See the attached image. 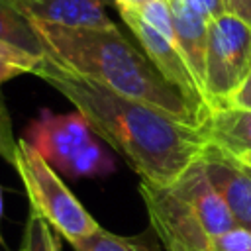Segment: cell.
<instances>
[{"label":"cell","mask_w":251,"mask_h":251,"mask_svg":"<svg viewBox=\"0 0 251 251\" xmlns=\"http://www.w3.org/2000/svg\"><path fill=\"white\" fill-rule=\"evenodd\" d=\"M33 75L63 94L84 116L94 133L108 141L145 182H173L198 159L206 143L198 127L78 76L47 55Z\"/></svg>","instance_id":"6da1fadb"},{"label":"cell","mask_w":251,"mask_h":251,"mask_svg":"<svg viewBox=\"0 0 251 251\" xmlns=\"http://www.w3.org/2000/svg\"><path fill=\"white\" fill-rule=\"evenodd\" d=\"M47 57L63 69L90 78L126 98L153 106L167 116L200 127L208 108L188 100L135 49L118 27H63L31 20Z\"/></svg>","instance_id":"7a4b0ae2"},{"label":"cell","mask_w":251,"mask_h":251,"mask_svg":"<svg viewBox=\"0 0 251 251\" xmlns=\"http://www.w3.org/2000/svg\"><path fill=\"white\" fill-rule=\"evenodd\" d=\"M139 194L165 251H212L214 241L235 227L198 159L169 184L141 180Z\"/></svg>","instance_id":"3957f363"},{"label":"cell","mask_w":251,"mask_h":251,"mask_svg":"<svg viewBox=\"0 0 251 251\" xmlns=\"http://www.w3.org/2000/svg\"><path fill=\"white\" fill-rule=\"evenodd\" d=\"M14 167L29 196V208L35 210L53 231L69 239L71 245L80 243L98 231L100 224L25 137L18 141Z\"/></svg>","instance_id":"277c9868"},{"label":"cell","mask_w":251,"mask_h":251,"mask_svg":"<svg viewBox=\"0 0 251 251\" xmlns=\"http://www.w3.org/2000/svg\"><path fill=\"white\" fill-rule=\"evenodd\" d=\"M25 139L57 173L71 178L102 176L114 171L112 157L102 149L94 129L76 110L73 114L41 110Z\"/></svg>","instance_id":"5b68a950"},{"label":"cell","mask_w":251,"mask_h":251,"mask_svg":"<svg viewBox=\"0 0 251 251\" xmlns=\"http://www.w3.org/2000/svg\"><path fill=\"white\" fill-rule=\"evenodd\" d=\"M251 71V25L224 14L208 25L204 98L208 108L226 106Z\"/></svg>","instance_id":"8992f818"},{"label":"cell","mask_w":251,"mask_h":251,"mask_svg":"<svg viewBox=\"0 0 251 251\" xmlns=\"http://www.w3.org/2000/svg\"><path fill=\"white\" fill-rule=\"evenodd\" d=\"M198 161L202 163L210 184L226 202L235 226L251 231V167L237 155L208 141L204 143Z\"/></svg>","instance_id":"52a82bcc"},{"label":"cell","mask_w":251,"mask_h":251,"mask_svg":"<svg viewBox=\"0 0 251 251\" xmlns=\"http://www.w3.org/2000/svg\"><path fill=\"white\" fill-rule=\"evenodd\" d=\"M122 20L127 24L131 33L137 37L139 45L143 47V53L153 63V67L171 82L175 84L188 100L208 108L204 94L200 90V84L196 82L178 43L171 37H165L157 29H153L137 12H122ZM210 110V108H208Z\"/></svg>","instance_id":"ba28073f"},{"label":"cell","mask_w":251,"mask_h":251,"mask_svg":"<svg viewBox=\"0 0 251 251\" xmlns=\"http://www.w3.org/2000/svg\"><path fill=\"white\" fill-rule=\"evenodd\" d=\"M108 0H22L20 8L37 22L63 27H116L106 14Z\"/></svg>","instance_id":"9c48e42d"},{"label":"cell","mask_w":251,"mask_h":251,"mask_svg":"<svg viewBox=\"0 0 251 251\" xmlns=\"http://www.w3.org/2000/svg\"><path fill=\"white\" fill-rule=\"evenodd\" d=\"M198 129L208 143L231 155L243 157L251 153V110L237 106L210 108Z\"/></svg>","instance_id":"30bf717a"},{"label":"cell","mask_w":251,"mask_h":251,"mask_svg":"<svg viewBox=\"0 0 251 251\" xmlns=\"http://www.w3.org/2000/svg\"><path fill=\"white\" fill-rule=\"evenodd\" d=\"M167 2L173 14L176 43L204 94V65H206V45H208L210 24L186 0H167Z\"/></svg>","instance_id":"8fae6325"},{"label":"cell","mask_w":251,"mask_h":251,"mask_svg":"<svg viewBox=\"0 0 251 251\" xmlns=\"http://www.w3.org/2000/svg\"><path fill=\"white\" fill-rule=\"evenodd\" d=\"M0 39L37 59L47 55L41 35L31 18L20 8L18 0H0Z\"/></svg>","instance_id":"7c38bea8"},{"label":"cell","mask_w":251,"mask_h":251,"mask_svg":"<svg viewBox=\"0 0 251 251\" xmlns=\"http://www.w3.org/2000/svg\"><path fill=\"white\" fill-rule=\"evenodd\" d=\"M16 251H61V235L53 231L35 210L29 208L22 241Z\"/></svg>","instance_id":"4fadbf2b"},{"label":"cell","mask_w":251,"mask_h":251,"mask_svg":"<svg viewBox=\"0 0 251 251\" xmlns=\"http://www.w3.org/2000/svg\"><path fill=\"white\" fill-rule=\"evenodd\" d=\"M73 247H75V251H155L141 239L116 235V233L104 229L102 226L88 239L75 243Z\"/></svg>","instance_id":"5bb4252c"},{"label":"cell","mask_w":251,"mask_h":251,"mask_svg":"<svg viewBox=\"0 0 251 251\" xmlns=\"http://www.w3.org/2000/svg\"><path fill=\"white\" fill-rule=\"evenodd\" d=\"M41 59L0 39V82H6L24 73H33Z\"/></svg>","instance_id":"9a60e30c"},{"label":"cell","mask_w":251,"mask_h":251,"mask_svg":"<svg viewBox=\"0 0 251 251\" xmlns=\"http://www.w3.org/2000/svg\"><path fill=\"white\" fill-rule=\"evenodd\" d=\"M212 251H251V231L235 226L214 241Z\"/></svg>","instance_id":"2e32d148"},{"label":"cell","mask_w":251,"mask_h":251,"mask_svg":"<svg viewBox=\"0 0 251 251\" xmlns=\"http://www.w3.org/2000/svg\"><path fill=\"white\" fill-rule=\"evenodd\" d=\"M16 149H18V141L14 139V133H12V122H10L4 102L0 98V157L14 165Z\"/></svg>","instance_id":"e0dca14e"},{"label":"cell","mask_w":251,"mask_h":251,"mask_svg":"<svg viewBox=\"0 0 251 251\" xmlns=\"http://www.w3.org/2000/svg\"><path fill=\"white\" fill-rule=\"evenodd\" d=\"M208 24L214 22L216 18L227 14L226 12V6H224V0H186Z\"/></svg>","instance_id":"ac0fdd59"},{"label":"cell","mask_w":251,"mask_h":251,"mask_svg":"<svg viewBox=\"0 0 251 251\" xmlns=\"http://www.w3.org/2000/svg\"><path fill=\"white\" fill-rule=\"evenodd\" d=\"M226 106H237V108L251 110V71H249V75L243 78V82L239 84V88L231 94V98L227 100Z\"/></svg>","instance_id":"d6986e66"},{"label":"cell","mask_w":251,"mask_h":251,"mask_svg":"<svg viewBox=\"0 0 251 251\" xmlns=\"http://www.w3.org/2000/svg\"><path fill=\"white\" fill-rule=\"evenodd\" d=\"M226 12L251 25V0H224Z\"/></svg>","instance_id":"ffe728a7"},{"label":"cell","mask_w":251,"mask_h":251,"mask_svg":"<svg viewBox=\"0 0 251 251\" xmlns=\"http://www.w3.org/2000/svg\"><path fill=\"white\" fill-rule=\"evenodd\" d=\"M145 2L147 0H114V4H116L120 14L122 12H137Z\"/></svg>","instance_id":"44dd1931"},{"label":"cell","mask_w":251,"mask_h":251,"mask_svg":"<svg viewBox=\"0 0 251 251\" xmlns=\"http://www.w3.org/2000/svg\"><path fill=\"white\" fill-rule=\"evenodd\" d=\"M239 159H241L247 167H251V153H249V155H243V157H239Z\"/></svg>","instance_id":"7402d4cb"},{"label":"cell","mask_w":251,"mask_h":251,"mask_svg":"<svg viewBox=\"0 0 251 251\" xmlns=\"http://www.w3.org/2000/svg\"><path fill=\"white\" fill-rule=\"evenodd\" d=\"M0 220H2V192H0Z\"/></svg>","instance_id":"603a6c76"},{"label":"cell","mask_w":251,"mask_h":251,"mask_svg":"<svg viewBox=\"0 0 251 251\" xmlns=\"http://www.w3.org/2000/svg\"><path fill=\"white\" fill-rule=\"evenodd\" d=\"M20 2H22V0H18V4H20Z\"/></svg>","instance_id":"cb8c5ba5"}]
</instances>
